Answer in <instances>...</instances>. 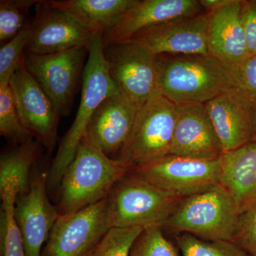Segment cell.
Segmentation results:
<instances>
[{"label": "cell", "mask_w": 256, "mask_h": 256, "mask_svg": "<svg viewBox=\"0 0 256 256\" xmlns=\"http://www.w3.org/2000/svg\"><path fill=\"white\" fill-rule=\"evenodd\" d=\"M234 88H238L236 72L213 56L161 58L160 89L174 104H205Z\"/></svg>", "instance_id": "cell-1"}, {"label": "cell", "mask_w": 256, "mask_h": 256, "mask_svg": "<svg viewBox=\"0 0 256 256\" xmlns=\"http://www.w3.org/2000/svg\"><path fill=\"white\" fill-rule=\"evenodd\" d=\"M130 170L82 138L60 183V214L74 213L107 198Z\"/></svg>", "instance_id": "cell-2"}, {"label": "cell", "mask_w": 256, "mask_h": 256, "mask_svg": "<svg viewBox=\"0 0 256 256\" xmlns=\"http://www.w3.org/2000/svg\"><path fill=\"white\" fill-rule=\"evenodd\" d=\"M102 36L98 34L94 35L88 50V58L82 74L80 104L74 124L62 138L52 163L48 178L50 186L60 185L98 108L107 98L120 92L109 74L104 54Z\"/></svg>", "instance_id": "cell-3"}, {"label": "cell", "mask_w": 256, "mask_h": 256, "mask_svg": "<svg viewBox=\"0 0 256 256\" xmlns=\"http://www.w3.org/2000/svg\"><path fill=\"white\" fill-rule=\"evenodd\" d=\"M239 213L232 196L220 184L208 191L182 198L162 227L208 242H234Z\"/></svg>", "instance_id": "cell-4"}, {"label": "cell", "mask_w": 256, "mask_h": 256, "mask_svg": "<svg viewBox=\"0 0 256 256\" xmlns=\"http://www.w3.org/2000/svg\"><path fill=\"white\" fill-rule=\"evenodd\" d=\"M176 110V104L160 89L138 109L132 130L117 158L130 172L169 156Z\"/></svg>", "instance_id": "cell-5"}, {"label": "cell", "mask_w": 256, "mask_h": 256, "mask_svg": "<svg viewBox=\"0 0 256 256\" xmlns=\"http://www.w3.org/2000/svg\"><path fill=\"white\" fill-rule=\"evenodd\" d=\"M111 228L162 227L180 198L128 173L108 197Z\"/></svg>", "instance_id": "cell-6"}, {"label": "cell", "mask_w": 256, "mask_h": 256, "mask_svg": "<svg viewBox=\"0 0 256 256\" xmlns=\"http://www.w3.org/2000/svg\"><path fill=\"white\" fill-rule=\"evenodd\" d=\"M110 77L138 108L160 89L161 58L131 40L104 46Z\"/></svg>", "instance_id": "cell-7"}, {"label": "cell", "mask_w": 256, "mask_h": 256, "mask_svg": "<svg viewBox=\"0 0 256 256\" xmlns=\"http://www.w3.org/2000/svg\"><path fill=\"white\" fill-rule=\"evenodd\" d=\"M220 158L200 160L169 154L129 173L182 200L220 184Z\"/></svg>", "instance_id": "cell-8"}, {"label": "cell", "mask_w": 256, "mask_h": 256, "mask_svg": "<svg viewBox=\"0 0 256 256\" xmlns=\"http://www.w3.org/2000/svg\"><path fill=\"white\" fill-rule=\"evenodd\" d=\"M108 197L78 212L60 214L42 256H86L94 250L110 229Z\"/></svg>", "instance_id": "cell-9"}, {"label": "cell", "mask_w": 256, "mask_h": 256, "mask_svg": "<svg viewBox=\"0 0 256 256\" xmlns=\"http://www.w3.org/2000/svg\"><path fill=\"white\" fill-rule=\"evenodd\" d=\"M88 48L77 47L37 55L25 52L23 62L32 76L46 92L60 116L70 114L82 62Z\"/></svg>", "instance_id": "cell-10"}, {"label": "cell", "mask_w": 256, "mask_h": 256, "mask_svg": "<svg viewBox=\"0 0 256 256\" xmlns=\"http://www.w3.org/2000/svg\"><path fill=\"white\" fill-rule=\"evenodd\" d=\"M24 127L52 152L60 116L53 102L22 62L10 82Z\"/></svg>", "instance_id": "cell-11"}, {"label": "cell", "mask_w": 256, "mask_h": 256, "mask_svg": "<svg viewBox=\"0 0 256 256\" xmlns=\"http://www.w3.org/2000/svg\"><path fill=\"white\" fill-rule=\"evenodd\" d=\"M224 153L256 142V106L237 88L205 104Z\"/></svg>", "instance_id": "cell-12"}, {"label": "cell", "mask_w": 256, "mask_h": 256, "mask_svg": "<svg viewBox=\"0 0 256 256\" xmlns=\"http://www.w3.org/2000/svg\"><path fill=\"white\" fill-rule=\"evenodd\" d=\"M60 213L47 196L46 178L36 172L30 190L18 196L14 206V218L24 246L25 256H42Z\"/></svg>", "instance_id": "cell-13"}, {"label": "cell", "mask_w": 256, "mask_h": 256, "mask_svg": "<svg viewBox=\"0 0 256 256\" xmlns=\"http://www.w3.org/2000/svg\"><path fill=\"white\" fill-rule=\"evenodd\" d=\"M208 12L171 20L146 28L133 36L154 54H210Z\"/></svg>", "instance_id": "cell-14"}, {"label": "cell", "mask_w": 256, "mask_h": 256, "mask_svg": "<svg viewBox=\"0 0 256 256\" xmlns=\"http://www.w3.org/2000/svg\"><path fill=\"white\" fill-rule=\"evenodd\" d=\"M176 105V122L170 154L200 160L220 158L223 150L205 104Z\"/></svg>", "instance_id": "cell-15"}, {"label": "cell", "mask_w": 256, "mask_h": 256, "mask_svg": "<svg viewBox=\"0 0 256 256\" xmlns=\"http://www.w3.org/2000/svg\"><path fill=\"white\" fill-rule=\"evenodd\" d=\"M196 0H137L118 23L102 36L104 46L132 40L138 32L171 20L200 14Z\"/></svg>", "instance_id": "cell-16"}, {"label": "cell", "mask_w": 256, "mask_h": 256, "mask_svg": "<svg viewBox=\"0 0 256 256\" xmlns=\"http://www.w3.org/2000/svg\"><path fill=\"white\" fill-rule=\"evenodd\" d=\"M45 8L36 15L33 33L25 52L37 55L52 54L77 47L88 50L94 34L65 12Z\"/></svg>", "instance_id": "cell-17"}, {"label": "cell", "mask_w": 256, "mask_h": 256, "mask_svg": "<svg viewBox=\"0 0 256 256\" xmlns=\"http://www.w3.org/2000/svg\"><path fill=\"white\" fill-rule=\"evenodd\" d=\"M138 109L121 92L107 98L92 114L84 139L108 156L120 153L132 130Z\"/></svg>", "instance_id": "cell-18"}, {"label": "cell", "mask_w": 256, "mask_h": 256, "mask_svg": "<svg viewBox=\"0 0 256 256\" xmlns=\"http://www.w3.org/2000/svg\"><path fill=\"white\" fill-rule=\"evenodd\" d=\"M242 1L208 12L207 40L210 54L236 70L249 57L242 16Z\"/></svg>", "instance_id": "cell-19"}, {"label": "cell", "mask_w": 256, "mask_h": 256, "mask_svg": "<svg viewBox=\"0 0 256 256\" xmlns=\"http://www.w3.org/2000/svg\"><path fill=\"white\" fill-rule=\"evenodd\" d=\"M220 161V184L242 214L256 206V142L224 153Z\"/></svg>", "instance_id": "cell-20"}, {"label": "cell", "mask_w": 256, "mask_h": 256, "mask_svg": "<svg viewBox=\"0 0 256 256\" xmlns=\"http://www.w3.org/2000/svg\"><path fill=\"white\" fill-rule=\"evenodd\" d=\"M137 0H65L48 1L52 8L65 12L94 34L111 30Z\"/></svg>", "instance_id": "cell-21"}, {"label": "cell", "mask_w": 256, "mask_h": 256, "mask_svg": "<svg viewBox=\"0 0 256 256\" xmlns=\"http://www.w3.org/2000/svg\"><path fill=\"white\" fill-rule=\"evenodd\" d=\"M38 146L30 140L13 150L2 154L0 159V193L12 192L24 194L31 186V171L36 162Z\"/></svg>", "instance_id": "cell-22"}, {"label": "cell", "mask_w": 256, "mask_h": 256, "mask_svg": "<svg viewBox=\"0 0 256 256\" xmlns=\"http://www.w3.org/2000/svg\"><path fill=\"white\" fill-rule=\"evenodd\" d=\"M2 200L0 240L2 256H25L24 246L14 218L18 195L14 192L0 194Z\"/></svg>", "instance_id": "cell-23"}, {"label": "cell", "mask_w": 256, "mask_h": 256, "mask_svg": "<svg viewBox=\"0 0 256 256\" xmlns=\"http://www.w3.org/2000/svg\"><path fill=\"white\" fill-rule=\"evenodd\" d=\"M0 133L18 146L32 139L31 133L22 124L10 84H0Z\"/></svg>", "instance_id": "cell-24"}, {"label": "cell", "mask_w": 256, "mask_h": 256, "mask_svg": "<svg viewBox=\"0 0 256 256\" xmlns=\"http://www.w3.org/2000/svg\"><path fill=\"white\" fill-rule=\"evenodd\" d=\"M176 242L182 256H249L232 242H208L191 234H181L176 237Z\"/></svg>", "instance_id": "cell-25"}, {"label": "cell", "mask_w": 256, "mask_h": 256, "mask_svg": "<svg viewBox=\"0 0 256 256\" xmlns=\"http://www.w3.org/2000/svg\"><path fill=\"white\" fill-rule=\"evenodd\" d=\"M34 25L26 24L20 33L0 48V84H10L22 62L24 54L33 33Z\"/></svg>", "instance_id": "cell-26"}, {"label": "cell", "mask_w": 256, "mask_h": 256, "mask_svg": "<svg viewBox=\"0 0 256 256\" xmlns=\"http://www.w3.org/2000/svg\"><path fill=\"white\" fill-rule=\"evenodd\" d=\"M33 0H1L0 1V42H9L18 34L25 24L24 14L33 5L40 3Z\"/></svg>", "instance_id": "cell-27"}, {"label": "cell", "mask_w": 256, "mask_h": 256, "mask_svg": "<svg viewBox=\"0 0 256 256\" xmlns=\"http://www.w3.org/2000/svg\"><path fill=\"white\" fill-rule=\"evenodd\" d=\"M143 230L140 227L109 229L92 256H130L133 244Z\"/></svg>", "instance_id": "cell-28"}, {"label": "cell", "mask_w": 256, "mask_h": 256, "mask_svg": "<svg viewBox=\"0 0 256 256\" xmlns=\"http://www.w3.org/2000/svg\"><path fill=\"white\" fill-rule=\"evenodd\" d=\"M130 256H180V254L164 236L161 227H152L144 229L136 239Z\"/></svg>", "instance_id": "cell-29"}, {"label": "cell", "mask_w": 256, "mask_h": 256, "mask_svg": "<svg viewBox=\"0 0 256 256\" xmlns=\"http://www.w3.org/2000/svg\"><path fill=\"white\" fill-rule=\"evenodd\" d=\"M233 242L249 256H256V206L240 214Z\"/></svg>", "instance_id": "cell-30"}, {"label": "cell", "mask_w": 256, "mask_h": 256, "mask_svg": "<svg viewBox=\"0 0 256 256\" xmlns=\"http://www.w3.org/2000/svg\"><path fill=\"white\" fill-rule=\"evenodd\" d=\"M236 72L238 88L256 106V55L244 60Z\"/></svg>", "instance_id": "cell-31"}, {"label": "cell", "mask_w": 256, "mask_h": 256, "mask_svg": "<svg viewBox=\"0 0 256 256\" xmlns=\"http://www.w3.org/2000/svg\"><path fill=\"white\" fill-rule=\"evenodd\" d=\"M242 22L249 56L256 55V1H242Z\"/></svg>", "instance_id": "cell-32"}, {"label": "cell", "mask_w": 256, "mask_h": 256, "mask_svg": "<svg viewBox=\"0 0 256 256\" xmlns=\"http://www.w3.org/2000/svg\"><path fill=\"white\" fill-rule=\"evenodd\" d=\"M232 0H201L200 3L202 8L208 10V12H210L212 10L218 9L228 4Z\"/></svg>", "instance_id": "cell-33"}, {"label": "cell", "mask_w": 256, "mask_h": 256, "mask_svg": "<svg viewBox=\"0 0 256 256\" xmlns=\"http://www.w3.org/2000/svg\"><path fill=\"white\" fill-rule=\"evenodd\" d=\"M94 250H95V249H94ZM94 250H92V252H89V254H88V255H87L86 256H92V252H94Z\"/></svg>", "instance_id": "cell-34"}]
</instances>
